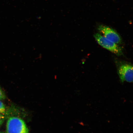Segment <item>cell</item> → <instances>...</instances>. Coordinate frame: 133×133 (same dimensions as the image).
<instances>
[{
	"instance_id": "5b68a950",
	"label": "cell",
	"mask_w": 133,
	"mask_h": 133,
	"mask_svg": "<svg viewBox=\"0 0 133 133\" xmlns=\"http://www.w3.org/2000/svg\"><path fill=\"white\" fill-rule=\"evenodd\" d=\"M0 114L4 115L7 114L5 106L3 103L0 101Z\"/></svg>"
},
{
	"instance_id": "7a4b0ae2",
	"label": "cell",
	"mask_w": 133,
	"mask_h": 133,
	"mask_svg": "<svg viewBox=\"0 0 133 133\" xmlns=\"http://www.w3.org/2000/svg\"><path fill=\"white\" fill-rule=\"evenodd\" d=\"M94 37L97 42L103 47L117 56L123 55L122 48L118 44L110 41L99 33H96Z\"/></svg>"
},
{
	"instance_id": "277c9868",
	"label": "cell",
	"mask_w": 133,
	"mask_h": 133,
	"mask_svg": "<svg viewBox=\"0 0 133 133\" xmlns=\"http://www.w3.org/2000/svg\"><path fill=\"white\" fill-rule=\"evenodd\" d=\"M99 31L104 37L117 44L122 43V40L119 35L114 30L107 26L101 25L98 29Z\"/></svg>"
},
{
	"instance_id": "8992f818",
	"label": "cell",
	"mask_w": 133,
	"mask_h": 133,
	"mask_svg": "<svg viewBox=\"0 0 133 133\" xmlns=\"http://www.w3.org/2000/svg\"><path fill=\"white\" fill-rule=\"evenodd\" d=\"M6 98L5 94L1 88L0 87V101L3 100Z\"/></svg>"
},
{
	"instance_id": "3957f363",
	"label": "cell",
	"mask_w": 133,
	"mask_h": 133,
	"mask_svg": "<svg viewBox=\"0 0 133 133\" xmlns=\"http://www.w3.org/2000/svg\"><path fill=\"white\" fill-rule=\"evenodd\" d=\"M118 73L121 82L133 83V65L122 63L118 66Z\"/></svg>"
},
{
	"instance_id": "6da1fadb",
	"label": "cell",
	"mask_w": 133,
	"mask_h": 133,
	"mask_svg": "<svg viewBox=\"0 0 133 133\" xmlns=\"http://www.w3.org/2000/svg\"><path fill=\"white\" fill-rule=\"evenodd\" d=\"M6 133H29V131L23 119L12 116L6 123Z\"/></svg>"
},
{
	"instance_id": "ba28073f",
	"label": "cell",
	"mask_w": 133,
	"mask_h": 133,
	"mask_svg": "<svg viewBox=\"0 0 133 133\" xmlns=\"http://www.w3.org/2000/svg\"><path fill=\"white\" fill-rule=\"evenodd\" d=\"M0 133H3L0 132Z\"/></svg>"
},
{
	"instance_id": "52a82bcc",
	"label": "cell",
	"mask_w": 133,
	"mask_h": 133,
	"mask_svg": "<svg viewBox=\"0 0 133 133\" xmlns=\"http://www.w3.org/2000/svg\"><path fill=\"white\" fill-rule=\"evenodd\" d=\"M5 115L0 114V126L2 125L5 119Z\"/></svg>"
}]
</instances>
